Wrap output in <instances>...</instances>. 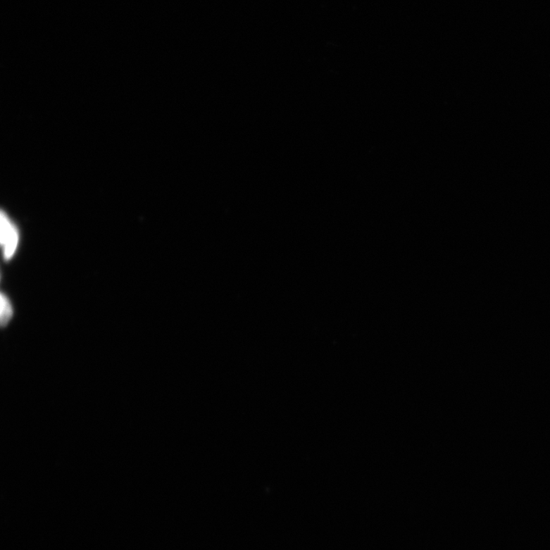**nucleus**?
I'll list each match as a JSON object with an SVG mask.
<instances>
[{"mask_svg": "<svg viewBox=\"0 0 550 550\" xmlns=\"http://www.w3.org/2000/svg\"><path fill=\"white\" fill-rule=\"evenodd\" d=\"M19 243V232L8 215L1 213V244L5 260L11 259Z\"/></svg>", "mask_w": 550, "mask_h": 550, "instance_id": "f257e3e1", "label": "nucleus"}, {"mask_svg": "<svg viewBox=\"0 0 550 550\" xmlns=\"http://www.w3.org/2000/svg\"><path fill=\"white\" fill-rule=\"evenodd\" d=\"M13 311L10 300L5 294H1V315H0V318H1V325L3 327L6 326L8 323L10 322L13 317Z\"/></svg>", "mask_w": 550, "mask_h": 550, "instance_id": "f03ea898", "label": "nucleus"}]
</instances>
